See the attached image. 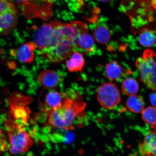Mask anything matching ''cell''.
Here are the masks:
<instances>
[{
    "instance_id": "cell-22",
    "label": "cell",
    "mask_w": 156,
    "mask_h": 156,
    "mask_svg": "<svg viewBox=\"0 0 156 156\" xmlns=\"http://www.w3.org/2000/svg\"><path fill=\"white\" fill-rule=\"evenodd\" d=\"M9 144L3 130L0 129V155L8 149Z\"/></svg>"
},
{
    "instance_id": "cell-14",
    "label": "cell",
    "mask_w": 156,
    "mask_h": 156,
    "mask_svg": "<svg viewBox=\"0 0 156 156\" xmlns=\"http://www.w3.org/2000/svg\"><path fill=\"white\" fill-rule=\"evenodd\" d=\"M78 50H80L86 54H90L94 52L96 49L94 39L88 33V31L83 33L79 37L77 41Z\"/></svg>"
},
{
    "instance_id": "cell-21",
    "label": "cell",
    "mask_w": 156,
    "mask_h": 156,
    "mask_svg": "<svg viewBox=\"0 0 156 156\" xmlns=\"http://www.w3.org/2000/svg\"><path fill=\"white\" fill-rule=\"evenodd\" d=\"M70 9L72 10L78 11L84 5V0H66Z\"/></svg>"
},
{
    "instance_id": "cell-6",
    "label": "cell",
    "mask_w": 156,
    "mask_h": 156,
    "mask_svg": "<svg viewBox=\"0 0 156 156\" xmlns=\"http://www.w3.org/2000/svg\"><path fill=\"white\" fill-rule=\"evenodd\" d=\"M32 101V98L20 93H14L8 99L10 107V115L19 125L25 127L29 116L27 106Z\"/></svg>"
},
{
    "instance_id": "cell-18",
    "label": "cell",
    "mask_w": 156,
    "mask_h": 156,
    "mask_svg": "<svg viewBox=\"0 0 156 156\" xmlns=\"http://www.w3.org/2000/svg\"><path fill=\"white\" fill-rule=\"evenodd\" d=\"M94 37L99 44H106L108 43L111 38L110 29L105 25H99L93 30Z\"/></svg>"
},
{
    "instance_id": "cell-2",
    "label": "cell",
    "mask_w": 156,
    "mask_h": 156,
    "mask_svg": "<svg viewBox=\"0 0 156 156\" xmlns=\"http://www.w3.org/2000/svg\"><path fill=\"white\" fill-rule=\"evenodd\" d=\"M86 106L80 94L72 91L63 104L47 113L48 124L57 129H74L75 121L83 114Z\"/></svg>"
},
{
    "instance_id": "cell-12",
    "label": "cell",
    "mask_w": 156,
    "mask_h": 156,
    "mask_svg": "<svg viewBox=\"0 0 156 156\" xmlns=\"http://www.w3.org/2000/svg\"><path fill=\"white\" fill-rule=\"evenodd\" d=\"M132 72L120 65L118 62L113 61L106 64L105 76L111 80L119 81L122 78L130 75Z\"/></svg>"
},
{
    "instance_id": "cell-19",
    "label": "cell",
    "mask_w": 156,
    "mask_h": 156,
    "mask_svg": "<svg viewBox=\"0 0 156 156\" xmlns=\"http://www.w3.org/2000/svg\"><path fill=\"white\" fill-rule=\"evenodd\" d=\"M122 88L124 94L131 96L137 93L139 90V85L135 79L129 78L123 82Z\"/></svg>"
},
{
    "instance_id": "cell-9",
    "label": "cell",
    "mask_w": 156,
    "mask_h": 156,
    "mask_svg": "<svg viewBox=\"0 0 156 156\" xmlns=\"http://www.w3.org/2000/svg\"><path fill=\"white\" fill-rule=\"evenodd\" d=\"M72 91L68 92H59L51 90L46 95L41 107L44 112L48 113L60 107L65 102L71 94Z\"/></svg>"
},
{
    "instance_id": "cell-24",
    "label": "cell",
    "mask_w": 156,
    "mask_h": 156,
    "mask_svg": "<svg viewBox=\"0 0 156 156\" xmlns=\"http://www.w3.org/2000/svg\"><path fill=\"white\" fill-rule=\"evenodd\" d=\"M99 1L103 3H107L110 2L111 0H99Z\"/></svg>"
},
{
    "instance_id": "cell-13",
    "label": "cell",
    "mask_w": 156,
    "mask_h": 156,
    "mask_svg": "<svg viewBox=\"0 0 156 156\" xmlns=\"http://www.w3.org/2000/svg\"><path fill=\"white\" fill-rule=\"evenodd\" d=\"M140 153L143 156H156V132L150 131L146 134L139 145Z\"/></svg>"
},
{
    "instance_id": "cell-7",
    "label": "cell",
    "mask_w": 156,
    "mask_h": 156,
    "mask_svg": "<svg viewBox=\"0 0 156 156\" xmlns=\"http://www.w3.org/2000/svg\"><path fill=\"white\" fill-rule=\"evenodd\" d=\"M18 9L8 0H0V36L10 34L16 26Z\"/></svg>"
},
{
    "instance_id": "cell-5",
    "label": "cell",
    "mask_w": 156,
    "mask_h": 156,
    "mask_svg": "<svg viewBox=\"0 0 156 156\" xmlns=\"http://www.w3.org/2000/svg\"><path fill=\"white\" fill-rule=\"evenodd\" d=\"M28 19L39 17L44 20H48L52 15V3L44 0H13Z\"/></svg>"
},
{
    "instance_id": "cell-11",
    "label": "cell",
    "mask_w": 156,
    "mask_h": 156,
    "mask_svg": "<svg viewBox=\"0 0 156 156\" xmlns=\"http://www.w3.org/2000/svg\"><path fill=\"white\" fill-rule=\"evenodd\" d=\"M37 48L34 41L27 42L17 50L12 51L13 55L17 56L20 61L25 63H30L34 61V51Z\"/></svg>"
},
{
    "instance_id": "cell-17",
    "label": "cell",
    "mask_w": 156,
    "mask_h": 156,
    "mask_svg": "<svg viewBox=\"0 0 156 156\" xmlns=\"http://www.w3.org/2000/svg\"><path fill=\"white\" fill-rule=\"evenodd\" d=\"M126 105L130 112L138 114L142 112L144 110L145 103L143 98L141 96L134 95L128 98Z\"/></svg>"
},
{
    "instance_id": "cell-4",
    "label": "cell",
    "mask_w": 156,
    "mask_h": 156,
    "mask_svg": "<svg viewBox=\"0 0 156 156\" xmlns=\"http://www.w3.org/2000/svg\"><path fill=\"white\" fill-rule=\"evenodd\" d=\"M136 65L140 79L150 89L156 91V53L146 50L142 57L136 60Z\"/></svg>"
},
{
    "instance_id": "cell-8",
    "label": "cell",
    "mask_w": 156,
    "mask_h": 156,
    "mask_svg": "<svg viewBox=\"0 0 156 156\" xmlns=\"http://www.w3.org/2000/svg\"><path fill=\"white\" fill-rule=\"evenodd\" d=\"M97 97L101 106L108 109L114 108L121 101L119 91L114 83H105L99 87Z\"/></svg>"
},
{
    "instance_id": "cell-16",
    "label": "cell",
    "mask_w": 156,
    "mask_h": 156,
    "mask_svg": "<svg viewBox=\"0 0 156 156\" xmlns=\"http://www.w3.org/2000/svg\"><path fill=\"white\" fill-rule=\"evenodd\" d=\"M85 64V59L82 54L77 51L74 52L71 58L66 62V67L72 73L81 71Z\"/></svg>"
},
{
    "instance_id": "cell-23",
    "label": "cell",
    "mask_w": 156,
    "mask_h": 156,
    "mask_svg": "<svg viewBox=\"0 0 156 156\" xmlns=\"http://www.w3.org/2000/svg\"><path fill=\"white\" fill-rule=\"evenodd\" d=\"M150 101L152 105L156 107V93L151 94L150 96Z\"/></svg>"
},
{
    "instance_id": "cell-10",
    "label": "cell",
    "mask_w": 156,
    "mask_h": 156,
    "mask_svg": "<svg viewBox=\"0 0 156 156\" xmlns=\"http://www.w3.org/2000/svg\"><path fill=\"white\" fill-rule=\"evenodd\" d=\"M63 80V77L58 72L51 69L44 70L38 77L39 84L44 88L51 90L58 88Z\"/></svg>"
},
{
    "instance_id": "cell-3",
    "label": "cell",
    "mask_w": 156,
    "mask_h": 156,
    "mask_svg": "<svg viewBox=\"0 0 156 156\" xmlns=\"http://www.w3.org/2000/svg\"><path fill=\"white\" fill-rule=\"evenodd\" d=\"M5 126L9 136L10 152L12 154L25 153L32 147L33 142L30 134L9 115Z\"/></svg>"
},
{
    "instance_id": "cell-1",
    "label": "cell",
    "mask_w": 156,
    "mask_h": 156,
    "mask_svg": "<svg viewBox=\"0 0 156 156\" xmlns=\"http://www.w3.org/2000/svg\"><path fill=\"white\" fill-rule=\"evenodd\" d=\"M87 31V25L82 21H51L37 30L34 42L41 55L48 61L59 63L77 51L78 38Z\"/></svg>"
},
{
    "instance_id": "cell-15",
    "label": "cell",
    "mask_w": 156,
    "mask_h": 156,
    "mask_svg": "<svg viewBox=\"0 0 156 156\" xmlns=\"http://www.w3.org/2000/svg\"><path fill=\"white\" fill-rule=\"evenodd\" d=\"M137 39L140 44L144 47L156 48V29H145L141 31Z\"/></svg>"
},
{
    "instance_id": "cell-20",
    "label": "cell",
    "mask_w": 156,
    "mask_h": 156,
    "mask_svg": "<svg viewBox=\"0 0 156 156\" xmlns=\"http://www.w3.org/2000/svg\"><path fill=\"white\" fill-rule=\"evenodd\" d=\"M142 118L154 129L156 126V107L149 106L144 109L142 112Z\"/></svg>"
}]
</instances>
